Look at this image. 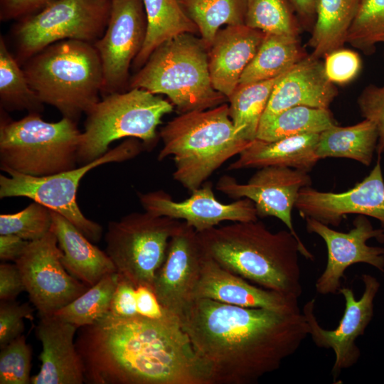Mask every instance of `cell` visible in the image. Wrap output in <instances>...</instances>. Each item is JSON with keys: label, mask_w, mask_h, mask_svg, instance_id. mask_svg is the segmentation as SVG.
I'll list each match as a JSON object with an SVG mask.
<instances>
[{"label": "cell", "mask_w": 384, "mask_h": 384, "mask_svg": "<svg viewBox=\"0 0 384 384\" xmlns=\"http://www.w3.org/2000/svg\"><path fill=\"white\" fill-rule=\"evenodd\" d=\"M179 321L211 384H255L309 336L300 309L279 312L195 299Z\"/></svg>", "instance_id": "6da1fadb"}, {"label": "cell", "mask_w": 384, "mask_h": 384, "mask_svg": "<svg viewBox=\"0 0 384 384\" xmlns=\"http://www.w3.org/2000/svg\"><path fill=\"white\" fill-rule=\"evenodd\" d=\"M75 346L91 384H211L178 318L110 314L83 326Z\"/></svg>", "instance_id": "7a4b0ae2"}, {"label": "cell", "mask_w": 384, "mask_h": 384, "mask_svg": "<svg viewBox=\"0 0 384 384\" xmlns=\"http://www.w3.org/2000/svg\"><path fill=\"white\" fill-rule=\"evenodd\" d=\"M197 233L204 253L225 270L286 297H302L299 254L311 260L314 255L289 230L274 233L257 220Z\"/></svg>", "instance_id": "3957f363"}, {"label": "cell", "mask_w": 384, "mask_h": 384, "mask_svg": "<svg viewBox=\"0 0 384 384\" xmlns=\"http://www.w3.org/2000/svg\"><path fill=\"white\" fill-rule=\"evenodd\" d=\"M159 137L163 147L157 159L171 157L175 165L174 179L190 191L201 187L252 142L239 135L225 103L180 114L161 129Z\"/></svg>", "instance_id": "277c9868"}, {"label": "cell", "mask_w": 384, "mask_h": 384, "mask_svg": "<svg viewBox=\"0 0 384 384\" xmlns=\"http://www.w3.org/2000/svg\"><path fill=\"white\" fill-rule=\"evenodd\" d=\"M22 68L43 104L75 122L100 100L103 70L98 53L85 41L65 40L28 59Z\"/></svg>", "instance_id": "5b68a950"}, {"label": "cell", "mask_w": 384, "mask_h": 384, "mask_svg": "<svg viewBox=\"0 0 384 384\" xmlns=\"http://www.w3.org/2000/svg\"><path fill=\"white\" fill-rule=\"evenodd\" d=\"M208 50L194 34L179 35L152 52L129 87L167 96L180 114L222 105L227 98L212 85Z\"/></svg>", "instance_id": "8992f818"}, {"label": "cell", "mask_w": 384, "mask_h": 384, "mask_svg": "<svg viewBox=\"0 0 384 384\" xmlns=\"http://www.w3.org/2000/svg\"><path fill=\"white\" fill-rule=\"evenodd\" d=\"M81 134L68 117L49 122L36 112L14 121L1 116V169L41 177L75 169Z\"/></svg>", "instance_id": "52a82bcc"}, {"label": "cell", "mask_w": 384, "mask_h": 384, "mask_svg": "<svg viewBox=\"0 0 384 384\" xmlns=\"http://www.w3.org/2000/svg\"><path fill=\"white\" fill-rule=\"evenodd\" d=\"M173 109L171 102L144 89L104 95L85 114L78 164L97 159L110 150L112 142L123 138H135L145 146H153L157 140V127Z\"/></svg>", "instance_id": "ba28073f"}, {"label": "cell", "mask_w": 384, "mask_h": 384, "mask_svg": "<svg viewBox=\"0 0 384 384\" xmlns=\"http://www.w3.org/2000/svg\"><path fill=\"white\" fill-rule=\"evenodd\" d=\"M144 147L140 140L128 138L97 159L58 174L36 177L7 171L9 176H0V198L26 197L41 203L65 217L91 242H98L102 226L86 218L78 205L80 180L95 167L134 158Z\"/></svg>", "instance_id": "9c48e42d"}, {"label": "cell", "mask_w": 384, "mask_h": 384, "mask_svg": "<svg viewBox=\"0 0 384 384\" xmlns=\"http://www.w3.org/2000/svg\"><path fill=\"white\" fill-rule=\"evenodd\" d=\"M184 224L185 221L146 211L127 214L109 223L105 237V252L120 277L136 287L152 289L169 242Z\"/></svg>", "instance_id": "30bf717a"}, {"label": "cell", "mask_w": 384, "mask_h": 384, "mask_svg": "<svg viewBox=\"0 0 384 384\" xmlns=\"http://www.w3.org/2000/svg\"><path fill=\"white\" fill-rule=\"evenodd\" d=\"M111 0H55L18 19L13 28L17 61L22 65L45 48L65 40L94 43L104 33Z\"/></svg>", "instance_id": "8fae6325"}, {"label": "cell", "mask_w": 384, "mask_h": 384, "mask_svg": "<svg viewBox=\"0 0 384 384\" xmlns=\"http://www.w3.org/2000/svg\"><path fill=\"white\" fill-rule=\"evenodd\" d=\"M61 255L51 228L41 239L30 241L15 262L30 302L40 317L53 316L89 288L68 272Z\"/></svg>", "instance_id": "7c38bea8"}, {"label": "cell", "mask_w": 384, "mask_h": 384, "mask_svg": "<svg viewBox=\"0 0 384 384\" xmlns=\"http://www.w3.org/2000/svg\"><path fill=\"white\" fill-rule=\"evenodd\" d=\"M361 280L364 289L358 299L351 288H340L338 294L344 299L345 308L335 329H326L319 324L315 314V299L306 302L302 310L309 324V336L314 344L320 348L331 349L334 353L331 368L334 381L343 370L358 363L361 351L356 341L364 334L373 316L374 300L380 284L369 274H363Z\"/></svg>", "instance_id": "4fadbf2b"}, {"label": "cell", "mask_w": 384, "mask_h": 384, "mask_svg": "<svg viewBox=\"0 0 384 384\" xmlns=\"http://www.w3.org/2000/svg\"><path fill=\"white\" fill-rule=\"evenodd\" d=\"M304 219L307 232L321 237L327 249L326 267L315 283L317 293H338L346 270L354 264L366 263L383 272L384 247L366 242L372 238L384 242V228H374L367 216L358 215L348 232L334 230L311 218Z\"/></svg>", "instance_id": "5bb4252c"}, {"label": "cell", "mask_w": 384, "mask_h": 384, "mask_svg": "<svg viewBox=\"0 0 384 384\" xmlns=\"http://www.w3.org/2000/svg\"><path fill=\"white\" fill-rule=\"evenodd\" d=\"M146 31L143 0H111L106 29L93 43L103 70L101 93L122 92L131 64L144 44Z\"/></svg>", "instance_id": "9a60e30c"}, {"label": "cell", "mask_w": 384, "mask_h": 384, "mask_svg": "<svg viewBox=\"0 0 384 384\" xmlns=\"http://www.w3.org/2000/svg\"><path fill=\"white\" fill-rule=\"evenodd\" d=\"M311 185V179L306 171L266 166L258 169L245 183L224 175L218 179L216 189L232 198H249L254 203L258 217L279 219L302 242L294 228L292 211L300 189Z\"/></svg>", "instance_id": "2e32d148"}, {"label": "cell", "mask_w": 384, "mask_h": 384, "mask_svg": "<svg viewBox=\"0 0 384 384\" xmlns=\"http://www.w3.org/2000/svg\"><path fill=\"white\" fill-rule=\"evenodd\" d=\"M204 256L197 232L185 222L171 238L152 287L163 308L178 319L194 300Z\"/></svg>", "instance_id": "e0dca14e"}, {"label": "cell", "mask_w": 384, "mask_h": 384, "mask_svg": "<svg viewBox=\"0 0 384 384\" xmlns=\"http://www.w3.org/2000/svg\"><path fill=\"white\" fill-rule=\"evenodd\" d=\"M303 218H311L337 227L346 215H363L377 219L384 228V179L378 156L376 164L361 182L341 192H324L311 186L300 189L294 205Z\"/></svg>", "instance_id": "ac0fdd59"}, {"label": "cell", "mask_w": 384, "mask_h": 384, "mask_svg": "<svg viewBox=\"0 0 384 384\" xmlns=\"http://www.w3.org/2000/svg\"><path fill=\"white\" fill-rule=\"evenodd\" d=\"M191 192V196L182 201H174L162 190L137 194L145 211L156 216L182 220L196 232L208 230L226 220L247 222L258 220L255 204L251 200L240 198L230 203L220 202L210 181H206Z\"/></svg>", "instance_id": "d6986e66"}, {"label": "cell", "mask_w": 384, "mask_h": 384, "mask_svg": "<svg viewBox=\"0 0 384 384\" xmlns=\"http://www.w3.org/2000/svg\"><path fill=\"white\" fill-rule=\"evenodd\" d=\"M195 299H209L248 308H263L279 312L300 309L297 299L250 284L220 267L205 254Z\"/></svg>", "instance_id": "ffe728a7"}, {"label": "cell", "mask_w": 384, "mask_h": 384, "mask_svg": "<svg viewBox=\"0 0 384 384\" xmlns=\"http://www.w3.org/2000/svg\"><path fill=\"white\" fill-rule=\"evenodd\" d=\"M36 334L42 345L40 371L32 384H82L84 366L74 341L78 327L54 316L40 317Z\"/></svg>", "instance_id": "44dd1931"}, {"label": "cell", "mask_w": 384, "mask_h": 384, "mask_svg": "<svg viewBox=\"0 0 384 384\" xmlns=\"http://www.w3.org/2000/svg\"><path fill=\"white\" fill-rule=\"evenodd\" d=\"M337 95L324 63L307 55L277 80L260 122L295 106L329 109Z\"/></svg>", "instance_id": "7402d4cb"}, {"label": "cell", "mask_w": 384, "mask_h": 384, "mask_svg": "<svg viewBox=\"0 0 384 384\" xmlns=\"http://www.w3.org/2000/svg\"><path fill=\"white\" fill-rule=\"evenodd\" d=\"M265 33L245 24L218 30L208 50L212 85L227 100L256 54Z\"/></svg>", "instance_id": "603a6c76"}, {"label": "cell", "mask_w": 384, "mask_h": 384, "mask_svg": "<svg viewBox=\"0 0 384 384\" xmlns=\"http://www.w3.org/2000/svg\"><path fill=\"white\" fill-rule=\"evenodd\" d=\"M50 211L51 228L62 252L61 262L70 274L90 287L106 275L116 272L106 252L94 245L62 215Z\"/></svg>", "instance_id": "cb8c5ba5"}, {"label": "cell", "mask_w": 384, "mask_h": 384, "mask_svg": "<svg viewBox=\"0 0 384 384\" xmlns=\"http://www.w3.org/2000/svg\"><path fill=\"white\" fill-rule=\"evenodd\" d=\"M319 134H304L273 142L252 140L227 168L228 171L289 167L310 171L319 160L316 154Z\"/></svg>", "instance_id": "d4e9b609"}, {"label": "cell", "mask_w": 384, "mask_h": 384, "mask_svg": "<svg viewBox=\"0 0 384 384\" xmlns=\"http://www.w3.org/2000/svg\"><path fill=\"white\" fill-rule=\"evenodd\" d=\"M146 31L142 48L133 61L141 68L152 52L164 42L184 33L198 32L178 0H143Z\"/></svg>", "instance_id": "484cf974"}, {"label": "cell", "mask_w": 384, "mask_h": 384, "mask_svg": "<svg viewBox=\"0 0 384 384\" xmlns=\"http://www.w3.org/2000/svg\"><path fill=\"white\" fill-rule=\"evenodd\" d=\"M360 0H316V22L308 46L312 58L321 59L342 48Z\"/></svg>", "instance_id": "4316f807"}, {"label": "cell", "mask_w": 384, "mask_h": 384, "mask_svg": "<svg viewBox=\"0 0 384 384\" xmlns=\"http://www.w3.org/2000/svg\"><path fill=\"white\" fill-rule=\"evenodd\" d=\"M378 134L370 120L351 126L334 125L319 134L316 154L319 159L346 158L370 166L376 151Z\"/></svg>", "instance_id": "83f0119b"}, {"label": "cell", "mask_w": 384, "mask_h": 384, "mask_svg": "<svg viewBox=\"0 0 384 384\" xmlns=\"http://www.w3.org/2000/svg\"><path fill=\"white\" fill-rule=\"evenodd\" d=\"M306 55L299 37L265 33L238 85L275 78L289 71Z\"/></svg>", "instance_id": "f1b7e54d"}, {"label": "cell", "mask_w": 384, "mask_h": 384, "mask_svg": "<svg viewBox=\"0 0 384 384\" xmlns=\"http://www.w3.org/2000/svg\"><path fill=\"white\" fill-rule=\"evenodd\" d=\"M336 124L329 109L295 106L260 122L256 139L273 142L299 134H320Z\"/></svg>", "instance_id": "f546056e"}, {"label": "cell", "mask_w": 384, "mask_h": 384, "mask_svg": "<svg viewBox=\"0 0 384 384\" xmlns=\"http://www.w3.org/2000/svg\"><path fill=\"white\" fill-rule=\"evenodd\" d=\"M282 75L238 85L228 98L230 117L238 133L244 139L252 141L256 139L262 116L273 88Z\"/></svg>", "instance_id": "4dcf8cb0"}, {"label": "cell", "mask_w": 384, "mask_h": 384, "mask_svg": "<svg viewBox=\"0 0 384 384\" xmlns=\"http://www.w3.org/2000/svg\"><path fill=\"white\" fill-rule=\"evenodd\" d=\"M178 1L208 49L222 26L245 24V0Z\"/></svg>", "instance_id": "1f68e13d"}, {"label": "cell", "mask_w": 384, "mask_h": 384, "mask_svg": "<svg viewBox=\"0 0 384 384\" xmlns=\"http://www.w3.org/2000/svg\"><path fill=\"white\" fill-rule=\"evenodd\" d=\"M0 102L8 111L41 112L43 103L31 87L22 66L0 37Z\"/></svg>", "instance_id": "d6a6232c"}, {"label": "cell", "mask_w": 384, "mask_h": 384, "mask_svg": "<svg viewBox=\"0 0 384 384\" xmlns=\"http://www.w3.org/2000/svg\"><path fill=\"white\" fill-rule=\"evenodd\" d=\"M118 279L117 272L106 275L53 316L78 328L93 324L108 314Z\"/></svg>", "instance_id": "836d02e7"}, {"label": "cell", "mask_w": 384, "mask_h": 384, "mask_svg": "<svg viewBox=\"0 0 384 384\" xmlns=\"http://www.w3.org/2000/svg\"><path fill=\"white\" fill-rule=\"evenodd\" d=\"M245 25L265 33L297 36L298 23L287 0H245Z\"/></svg>", "instance_id": "e575fe53"}, {"label": "cell", "mask_w": 384, "mask_h": 384, "mask_svg": "<svg viewBox=\"0 0 384 384\" xmlns=\"http://www.w3.org/2000/svg\"><path fill=\"white\" fill-rule=\"evenodd\" d=\"M346 43L366 55H372L377 43H384V0L359 1Z\"/></svg>", "instance_id": "d590c367"}, {"label": "cell", "mask_w": 384, "mask_h": 384, "mask_svg": "<svg viewBox=\"0 0 384 384\" xmlns=\"http://www.w3.org/2000/svg\"><path fill=\"white\" fill-rule=\"evenodd\" d=\"M50 209L33 201L23 210L0 215V235L12 234L28 241L41 239L51 229Z\"/></svg>", "instance_id": "8d00e7d4"}, {"label": "cell", "mask_w": 384, "mask_h": 384, "mask_svg": "<svg viewBox=\"0 0 384 384\" xmlns=\"http://www.w3.org/2000/svg\"><path fill=\"white\" fill-rule=\"evenodd\" d=\"M32 350L24 335L1 348L0 384L31 383Z\"/></svg>", "instance_id": "74e56055"}, {"label": "cell", "mask_w": 384, "mask_h": 384, "mask_svg": "<svg viewBox=\"0 0 384 384\" xmlns=\"http://www.w3.org/2000/svg\"><path fill=\"white\" fill-rule=\"evenodd\" d=\"M324 58L326 75L334 85L351 82L361 70V59L356 52L351 50L341 48L329 53Z\"/></svg>", "instance_id": "f35d334b"}, {"label": "cell", "mask_w": 384, "mask_h": 384, "mask_svg": "<svg viewBox=\"0 0 384 384\" xmlns=\"http://www.w3.org/2000/svg\"><path fill=\"white\" fill-rule=\"evenodd\" d=\"M357 104L362 117L371 121L377 129L375 152L381 156L384 153V85H367L358 97Z\"/></svg>", "instance_id": "ab89813d"}, {"label": "cell", "mask_w": 384, "mask_h": 384, "mask_svg": "<svg viewBox=\"0 0 384 384\" xmlns=\"http://www.w3.org/2000/svg\"><path fill=\"white\" fill-rule=\"evenodd\" d=\"M34 309L29 303L0 302V348L23 334V319H33Z\"/></svg>", "instance_id": "60d3db41"}, {"label": "cell", "mask_w": 384, "mask_h": 384, "mask_svg": "<svg viewBox=\"0 0 384 384\" xmlns=\"http://www.w3.org/2000/svg\"><path fill=\"white\" fill-rule=\"evenodd\" d=\"M108 314L122 318L139 316L137 310L136 287L119 275Z\"/></svg>", "instance_id": "b9f144b4"}, {"label": "cell", "mask_w": 384, "mask_h": 384, "mask_svg": "<svg viewBox=\"0 0 384 384\" xmlns=\"http://www.w3.org/2000/svg\"><path fill=\"white\" fill-rule=\"evenodd\" d=\"M24 291H26V287L16 264L1 262L0 265L1 301H14Z\"/></svg>", "instance_id": "7bdbcfd3"}, {"label": "cell", "mask_w": 384, "mask_h": 384, "mask_svg": "<svg viewBox=\"0 0 384 384\" xmlns=\"http://www.w3.org/2000/svg\"><path fill=\"white\" fill-rule=\"evenodd\" d=\"M55 0H0V20H18L34 14Z\"/></svg>", "instance_id": "ee69618b"}, {"label": "cell", "mask_w": 384, "mask_h": 384, "mask_svg": "<svg viewBox=\"0 0 384 384\" xmlns=\"http://www.w3.org/2000/svg\"><path fill=\"white\" fill-rule=\"evenodd\" d=\"M136 302L138 315L161 319L170 314L159 302L153 289L146 286L136 287Z\"/></svg>", "instance_id": "f6af8a7d"}, {"label": "cell", "mask_w": 384, "mask_h": 384, "mask_svg": "<svg viewBox=\"0 0 384 384\" xmlns=\"http://www.w3.org/2000/svg\"><path fill=\"white\" fill-rule=\"evenodd\" d=\"M30 241L12 234L0 235V259L14 262L23 255Z\"/></svg>", "instance_id": "bcb514c9"}, {"label": "cell", "mask_w": 384, "mask_h": 384, "mask_svg": "<svg viewBox=\"0 0 384 384\" xmlns=\"http://www.w3.org/2000/svg\"><path fill=\"white\" fill-rule=\"evenodd\" d=\"M298 13L304 18L315 14L316 0H291Z\"/></svg>", "instance_id": "7dc6e473"}, {"label": "cell", "mask_w": 384, "mask_h": 384, "mask_svg": "<svg viewBox=\"0 0 384 384\" xmlns=\"http://www.w3.org/2000/svg\"><path fill=\"white\" fill-rule=\"evenodd\" d=\"M383 273H384V271H383Z\"/></svg>", "instance_id": "c3c4849f"}]
</instances>
